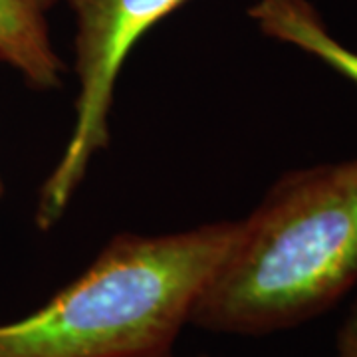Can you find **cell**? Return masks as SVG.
Instances as JSON below:
<instances>
[{"mask_svg": "<svg viewBox=\"0 0 357 357\" xmlns=\"http://www.w3.org/2000/svg\"><path fill=\"white\" fill-rule=\"evenodd\" d=\"M147 357H175L173 351H165V354H157V356H147ZM201 357H208V356H201Z\"/></svg>", "mask_w": 357, "mask_h": 357, "instance_id": "obj_7", "label": "cell"}, {"mask_svg": "<svg viewBox=\"0 0 357 357\" xmlns=\"http://www.w3.org/2000/svg\"><path fill=\"white\" fill-rule=\"evenodd\" d=\"M248 14L264 36L292 44L357 86V52L333 38L307 0H256Z\"/></svg>", "mask_w": 357, "mask_h": 357, "instance_id": "obj_5", "label": "cell"}, {"mask_svg": "<svg viewBox=\"0 0 357 357\" xmlns=\"http://www.w3.org/2000/svg\"><path fill=\"white\" fill-rule=\"evenodd\" d=\"M56 2L0 0V62L40 91L62 86L64 64L52 44L48 22Z\"/></svg>", "mask_w": 357, "mask_h": 357, "instance_id": "obj_4", "label": "cell"}, {"mask_svg": "<svg viewBox=\"0 0 357 357\" xmlns=\"http://www.w3.org/2000/svg\"><path fill=\"white\" fill-rule=\"evenodd\" d=\"M2 192H4V187H2V178H0V197H2Z\"/></svg>", "mask_w": 357, "mask_h": 357, "instance_id": "obj_8", "label": "cell"}, {"mask_svg": "<svg viewBox=\"0 0 357 357\" xmlns=\"http://www.w3.org/2000/svg\"><path fill=\"white\" fill-rule=\"evenodd\" d=\"M335 356L357 357V300L349 307L335 335Z\"/></svg>", "mask_w": 357, "mask_h": 357, "instance_id": "obj_6", "label": "cell"}, {"mask_svg": "<svg viewBox=\"0 0 357 357\" xmlns=\"http://www.w3.org/2000/svg\"><path fill=\"white\" fill-rule=\"evenodd\" d=\"M357 284V157L280 177L204 284L189 324L268 335L330 312Z\"/></svg>", "mask_w": 357, "mask_h": 357, "instance_id": "obj_1", "label": "cell"}, {"mask_svg": "<svg viewBox=\"0 0 357 357\" xmlns=\"http://www.w3.org/2000/svg\"><path fill=\"white\" fill-rule=\"evenodd\" d=\"M236 222L119 234L44 306L0 324V357H147L171 351Z\"/></svg>", "mask_w": 357, "mask_h": 357, "instance_id": "obj_2", "label": "cell"}, {"mask_svg": "<svg viewBox=\"0 0 357 357\" xmlns=\"http://www.w3.org/2000/svg\"><path fill=\"white\" fill-rule=\"evenodd\" d=\"M187 0H68L76 16V117L64 153L40 189L36 225L50 230L64 217L91 159L109 145V114L119 72L153 26Z\"/></svg>", "mask_w": 357, "mask_h": 357, "instance_id": "obj_3", "label": "cell"}]
</instances>
